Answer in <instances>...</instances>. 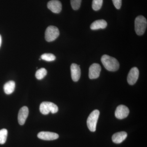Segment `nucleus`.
<instances>
[{
	"instance_id": "obj_19",
	"label": "nucleus",
	"mask_w": 147,
	"mask_h": 147,
	"mask_svg": "<svg viewBox=\"0 0 147 147\" xmlns=\"http://www.w3.org/2000/svg\"><path fill=\"white\" fill-rule=\"evenodd\" d=\"M103 0H93L92 7L95 11L99 10L102 7Z\"/></svg>"
},
{
	"instance_id": "obj_13",
	"label": "nucleus",
	"mask_w": 147,
	"mask_h": 147,
	"mask_svg": "<svg viewBox=\"0 0 147 147\" xmlns=\"http://www.w3.org/2000/svg\"><path fill=\"white\" fill-rule=\"evenodd\" d=\"M127 135V133L125 131L117 132L113 134L112 137V140L115 144H120L126 139Z\"/></svg>"
},
{
	"instance_id": "obj_4",
	"label": "nucleus",
	"mask_w": 147,
	"mask_h": 147,
	"mask_svg": "<svg viewBox=\"0 0 147 147\" xmlns=\"http://www.w3.org/2000/svg\"><path fill=\"white\" fill-rule=\"evenodd\" d=\"M58 110V106L52 102L45 101L42 102L40 105V111L43 115H48L50 112L55 114L57 113Z\"/></svg>"
},
{
	"instance_id": "obj_3",
	"label": "nucleus",
	"mask_w": 147,
	"mask_h": 147,
	"mask_svg": "<svg viewBox=\"0 0 147 147\" xmlns=\"http://www.w3.org/2000/svg\"><path fill=\"white\" fill-rule=\"evenodd\" d=\"M100 112L98 110H95L91 113L87 119V124L88 128L90 131L94 132L96 130V124L99 117Z\"/></svg>"
},
{
	"instance_id": "obj_14",
	"label": "nucleus",
	"mask_w": 147,
	"mask_h": 147,
	"mask_svg": "<svg viewBox=\"0 0 147 147\" xmlns=\"http://www.w3.org/2000/svg\"><path fill=\"white\" fill-rule=\"evenodd\" d=\"M107 23L105 20H96L92 23L90 26V28L92 30H97L100 29H104L107 27Z\"/></svg>"
},
{
	"instance_id": "obj_15",
	"label": "nucleus",
	"mask_w": 147,
	"mask_h": 147,
	"mask_svg": "<svg viewBox=\"0 0 147 147\" xmlns=\"http://www.w3.org/2000/svg\"><path fill=\"white\" fill-rule=\"evenodd\" d=\"M15 83L13 81L7 82L4 86V91L6 94H10L13 92L15 90Z\"/></svg>"
},
{
	"instance_id": "obj_8",
	"label": "nucleus",
	"mask_w": 147,
	"mask_h": 147,
	"mask_svg": "<svg viewBox=\"0 0 147 147\" xmlns=\"http://www.w3.org/2000/svg\"><path fill=\"white\" fill-rule=\"evenodd\" d=\"M139 74V70L137 67H134L130 69L127 77V82L129 85H134L137 82Z\"/></svg>"
},
{
	"instance_id": "obj_17",
	"label": "nucleus",
	"mask_w": 147,
	"mask_h": 147,
	"mask_svg": "<svg viewBox=\"0 0 147 147\" xmlns=\"http://www.w3.org/2000/svg\"><path fill=\"white\" fill-rule=\"evenodd\" d=\"M47 74V71L45 68H41L38 69L36 73L35 76L37 79L41 80Z\"/></svg>"
},
{
	"instance_id": "obj_20",
	"label": "nucleus",
	"mask_w": 147,
	"mask_h": 147,
	"mask_svg": "<svg viewBox=\"0 0 147 147\" xmlns=\"http://www.w3.org/2000/svg\"><path fill=\"white\" fill-rule=\"evenodd\" d=\"M82 0H71V7L74 10H78L81 6Z\"/></svg>"
},
{
	"instance_id": "obj_6",
	"label": "nucleus",
	"mask_w": 147,
	"mask_h": 147,
	"mask_svg": "<svg viewBox=\"0 0 147 147\" xmlns=\"http://www.w3.org/2000/svg\"><path fill=\"white\" fill-rule=\"evenodd\" d=\"M129 111L128 108L124 105H120L116 109L115 115L119 119L125 118L128 116Z\"/></svg>"
},
{
	"instance_id": "obj_22",
	"label": "nucleus",
	"mask_w": 147,
	"mask_h": 147,
	"mask_svg": "<svg viewBox=\"0 0 147 147\" xmlns=\"http://www.w3.org/2000/svg\"><path fill=\"white\" fill-rule=\"evenodd\" d=\"M2 43V37L0 35V47H1V45Z\"/></svg>"
},
{
	"instance_id": "obj_5",
	"label": "nucleus",
	"mask_w": 147,
	"mask_h": 147,
	"mask_svg": "<svg viewBox=\"0 0 147 147\" xmlns=\"http://www.w3.org/2000/svg\"><path fill=\"white\" fill-rule=\"evenodd\" d=\"M59 34V31L57 27L50 26L45 30V39L47 42H52L57 39Z\"/></svg>"
},
{
	"instance_id": "obj_21",
	"label": "nucleus",
	"mask_w": 147,
	"mask_h": 147,
	"mask_svg": "<svg viewBox=\"0 0 147 147\" xmlns=\"http://www.w3.org/2000/svg\"><path fill=\"white\" fill-rule=\"evenodd\" d=\"M113 4L117 9H120L122 4V0H112Z\"/></svg>"
},
{
	"instance_id": "obj_9",
	"label": "nucleus",
	"mask_w": 147,
	"mask_h": 147,
	"mask_svg": "<svg viewBox=\"0 0 147 147\" xmlns=\"http://www.w3.org/2000/svg\"><path fill=\"white\" fill-rule=\"evenodd\" d=\"M37 137L39 139L46 141L56 140L59 138V135L54 132L50 131H41L38 133Z\"/></svg>"
},
{
	"instance_id": "obj_16",
	"label": "nucleus",
	"mask_w": 147,
	"mask_h": 147,
	"mask_svg": "<svg viewBox=\"0 0 147 147\" xmlns=\"http://www.w3.org/2000/svg\"><path fill=\"white\" fill-rule=\"evenodd\" d=\"M8 131L6 129L0 130V144H4L6 141Z\"/></svg>"
},
{
	"instance_id": "obj_12",
	"label": "nucleus",
	"mask_w": 147,
	"mask_h": 147,
	"mask_svg": "<svg viewBox=\"0 0 147 147\" xmlns=\"http://www.w3.org/2000/svg\"><path fill=\"white\" fill-rule=\"evenodd\" d=\"M71 76L74 82L79 81L81 76V71L79 66L75 63H72L71 65Z\"/></svg>"
},
{
	"instance_id": "obj_18",
	"label": "nucleus",
	"mask_w": 147,
	"mask_h": 147,
	"mask_svg": "<svg viewBox=\"0 0 147 147\" xmlns=\"http://www.w3.org/2000/svg\"><path fill=\"white\" fill-rule=\"evenodd\" d=\"M41 59L43 60L47 61H53L56 59V57L52 54L50 53H45L41 56Z\"/></svg>"
},
{
	"instance_id": "obj_10",
	"label": "nucleus",
	"mask_w": 147,
	"mask_h": 147,
	"mask_svg": "<svg viewBox=\"0 0 147 147\" xmlns=\"http://www.w3.org/2000/svg\"><path fill=\"white\" fill-rule=\"evenodd\" d=\"M47 7L54 13H60L62 10L61 3L58 0H52L48 3Z\"/></svg>"
},
{
	"instance_id": "obj_1",
	"label": "nucleus",
	"mask_w": 147,
	"mask_h": 147,
	"mask_svg": "<svg viewBox=\"0 0 147 147\" xmlns=\"http://www.w3.org/2000/svg\"><path fill=\"white\" fill-rule=\"evenodd\" d=\"M101 61L104 67L109 71H117L119 67V63L115 58L108 55H104L101 58Z\"/></svg>"
},
{
	"instance_id": "obj_7",
	"label": "nucleus",
	"mask_w": 147,
	"mask_h": 147,
	"mask_svg": "<svg viewBox=\"0 0 147 147\" xmlns=\"http://www.w3.org/2000/svg\"><path fill=\"white\" fill-rule=\"evenodd\" d=\"M101 67L98 63H93L90 66L89 77L91 79H97L100 76Z\"/></svg>"
},
{
	"instance_id": "obj_2",
	"label": "nucleus",
	"mask_w": 147,
	"mask_h": 147,
	"mask_svg": "<svg viewBox=\"0 0 147 147\" xmlns=\"http://www.w3.org/2000/svg\"><path fill=\"white\" fill-rule=\"evenodd\" d=\"M146 19L143 16H137L135 20V30L138 35H142L144 33L147 28Z\"/></svg>"
},
{
	"instance_id": "obj_11",
	"label": "nucleus",
	"mask_w": 147,
	"mask_h": 147,
	"mask_svg": "<svg viewBox=\"0 0 147 147\" xmlns=\"http://www.w3.org/2000/svg\"><path fill=\"white\" fill-rule=\"evenodd\" d=\"M29 114V109L26 106L21 108L18 113V119L20 125H24L26 122Z\"/></svg>"
}]
</instances>
